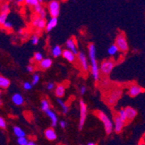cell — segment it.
<instances>
[{"label":"cell","instance_id":"1","mask_svg":"<svg viewBox=\"0 0 145 145\" xmlns=\"http://www.w3.org/2000/svg\"><path fill=\"white\" fill-rule=\"evenodd\" d=\"M88 51H89V57L90 60V71H91V74L94 78V80L97 82L100 78V67L97 64V57H96L97 50H96V46L94 44H89Z\"/></svg>","mask_w":145,"mask_h":145},{"label":"cell","instance_id":"2","mask_svg":"<svg viewBox=\"0 0 145 145\" xmlns=\"http://www.w3.org/2000/svg\"><path fill=\"white\" fill-rule=\"evenodd\" d=\"M97 116L100 119V121L102 122V123L103 124L106 134H108V135L110 134L114 129V122H112L110 116L107 114H105L103 111H101V110L97 111Z\"/></svg>","mask_w":145,"mask_h":145},{"label":"cell","instance_id":"3","mask_svg":"<svg viewBox=\"0 0 145 145\" xmlns=\"http://www.w3.org/2000/svg\"><path fill=\"white\" fill-rule=\"evenodd\" d=\"M123 95V90L119 88H114L108 93L106 97V102L109 105H115Z\"/></svg>","mask_w":145,"mask_h":145},{"label":"cell","instance_id":"4","mask_svg":"<svg viewBox=\"0 0 145 145\" xmlns=\"http://www.w3.org/2000/svg\"><path fill=\"white\" fill-rule=\"evenodd\" d=\"M115 44L117 46V48L119 49V50L121 52H125L128 51L129 50V45H128V42H127V39H126V37L123 33H120L118 34L116 37V42H115Z\"/></svg>","mask_w":145,"mask_h":145},{"label":"cell","instance_id":"5","mask_svg":"<svg viewBox=\"0 0 145 145\" xmlns=\"http://www.w3.org/2000/svg\"><path fill=\"white\" fill-rule=\"evenodd\" d=\"M115 62L111 59L104 60L100 65V72H102L104 76L110 75L115 67Z\"/></svg>","mask_w":145,"mask_h":145},{"label":"cell","instance_id":"6","mask_svg":"<svg viewBox=\"0 0 145 145\" xmlns=\"http://www.w3.org/2000/svg\"><path fill=\"white\" fill-rule=\"evenodd\" d=\"M79 106H80V117H79V125L78 128L79 129H82L86 120V116H87V105L84 103V100L79 101Z\"/></svg>","mask_w":145,"mask_h":145},{"label":"cell","instance_id":"7","mask_svg":"<svg viewBox=\"0 0 145 145\" xmlns=\"http://www.w3.org/2000/svg\"><path fill=\"white\" fill-rule=\"evenodd\" d=\"M48 9L51 18H57L60 13V4L57 0H53L49 3Z\"/></svg>","mask_w":145,"mask_h":145},{"label":"cell","instance_id":"8","mask_svg":"<svg viewBox=\"0 0 145 145\" xmlns=\"http://www.w3.org/2000/svg\"><path fill=\"white\" fill-rule=\"evenodd\" d=\"M77 59H78V63H79V65H80L81 70L84 72H87L89 71V63L84 52H79L77 56Z\"/></svg>","mask_w":145,"mask_h":145},{"label":"cell","instance_id":"9","mask_svg":"<svg viewBox=\"0 0 145 145\" xmlns=\"http://www.w3.org/2000/svg\"><path fill=\"white\" fill-rule=\"evenodd\" d=\"M143 92V89L139 86L138 84H130L129 87L128 88V94L132 97H137L138 95L142 94Z\"/></svg>","mask_w":145,"mask_h":145},{"label":"cell","instance_id":"10","mask_svg":"<svg viewBox=\"0 0 145 145\" xmlns=\"http://www.w3.org/2000/svg\"><path fill=\"white\" fill-rule=\"evenodd\" d=\"M125 124H126V123L124 121H123L117 115L115 116V118H114V130H115V132L121 133L122 130L123 129V128L125 126Z\"/></svg>","mask_w":145,"mask_h":145},{"label":"cell","instance_id":"11","mask_svg":"<svg viewBox=\"0 0 145 145\" xmlns=\"http://www.w3.org/2000/svg\"><path fill=\"white\" fill-rule=\"evenodd\" d=\"M32 25L37 30L41 31V30H44L46 28L47 24L44 19L41 18L40 17H37V18H34V19L32 20Z\"/></svg>","mask_w":145,"mask_h":145},{"label":"cell","instance_id":"12","mask_svg":"<svg viewBox=\"0 0 145 145\" xmlns=\"http://www.w3.org/2000/svg\"><path fill=\"white\" fill-rule=\"evenodd\" d=\"M66 48L67 50L72 51L74 54L78 55V51H77V47L76 44V40L74 38H69L66 41Z\"/></svg>","mask_w":145,"mask_h":145},{"label":"cell","instance_id":"13","mask_svg":"<svg viewBox=\"0 0 145 145\" xmlns=\"http://www.w3.org/2000/svg\"><path fill=\"white\" fill-rule=\"evenodd\" d=\"M125 112H126V115H127L128 122H131L132 120H134V118L137 115V110L132 107H126L125 108Z\"/></svg>","mask_w":145,"mask_h":145},{"label":"cell","instance_id":"14","mask_svg":"<svg viewBox=\"0 0 145 145\" xmlns=\"http://www.w3.org/2000/svg\"><path fill=\"white\" fill-rule=\"evenodd\" d=\"M62 56L64 57V59H66L70 63H74L76 61V54H74L72 51H71L67 49L63 51Z\"/></svg>","mask_w":145,"mask_h":145},{"label":"cell","instance_id":"15","mask_svg":"<svg viewBox=\"0 0 145 145\" xmlns=\"http://www.w3.org/2000/svg\"><path fill=\"white\" fill-rule=\"evenodd\" d=\"M45 113H46L47 116L50 119V121H51V125L53 126V127L57 126V122H58V118H57V114H56L53 110H49L46 111Z\"/></svg>","mask_w":145,"mask_h":145},{"label":"cell","instance_id":"16","mask_svg":"<svg viewBox=\"0 0 145 145\" xmlns=\"http://www.w3.org/2000/svg\"><path fill=\"white\" fill-rule=\"evenodd\" d=\"M44 136L49 141H54V140L57 139V134L55 132V130L53 129H51V128L47 129L44 131Z\"/></svg>","mask_w":145,"mask_h":145},{"label":"cell","instance_id":"17","mask_svg":"<svg viewBox=\"0 0 145 145\" xmlns=\"http://www.w3.org/2000/svg\"><path fill=\"white\" fill-rule=\"evenodd\" d=\"M52 61L50 58H44L42 62L39 63V68L42 70H48L51 67Z\"/></svg>","mask_w":145,"mask_h":145},{"label":"cell","instance_id":"18","mask_svg":"<svg viewBox=\"0 0 145 145\" xmlns=\"http://www.w3.org/2000/svg\"><path fill=\"white\" fill-rule=\"evenodd\" d=\"M57 24V18H51L48 23H47V25H46V31H50L51 30H53Z\"/></svg>","mask_w":145,"mask_h":145},{"label":"cell","instance_id":"19","mask_svg":"<svg viewBox=\"0 0 145 145\" xmlns=\"http://www.w3.org/2000/svg\"><path fill=\"white\" fill-rule=\"evenodd\" d=\"M11 100H12L13 103H14V104L18 105V106H19V105H22L24 103V97L19 93H16V94L13 95Z\"/></svg>","mask_w":145,"mask_h":145},{"label":"cell","instance_id":"20","mask_svg":"<svg viewBox=\"0 0 145 145\" xmlns=\"http://www.w3.org/2000/svg\"><path fill=\"white\" fill-rule=\"evenodd\" d=\"M65 93V86L63 84H58L56 89H55V94L58 98H61L62 97H63Z\"/></svg>","mask_w":145,"mask_h":145},{"label":"cell","instance_id":"21","mask_svg":"<svg viewBox=\"0 0 145 145\" xmlns=\"http://www.w3.org/2000/svg\"><path fill=\"white\" fill-rule=\"evenodd\" d=\"M63 50H62V49H61L60 46L56 45V46H54L53 48H52L51 53H52V56H53L54 57H58L61 55H63Z\"/></svg>","mask_w":145,"mask_h":145},{"label":"cell","instance_id":"22","mask_svg":"<svg viewBox=\"0 0 145 145\" xmlns=\"http://www.w3.org/2000/svg\"><path fill=\"white\" fill-rule=\"evenodd\" d=\"M13 133H14V135L18 138L25 137V132H24V131L20 127H18V126H15L14 128H13Z\"/></svg>","mask_w":145,"mask_h":145},{"label":"cell","instance_id":"23","mask_svg":"<svg viewBox=\"0 0 145 145\" xmlns=\"http://www.w3.org/2000/svg\"><path fill=\"white\" fill-rule=\"evenodd\" d=\"M57 103L59 104V106H60L61 109H62L63 113V114H67L68 111H69V106H68V105H67L66 103H65L61 98H57Z\"/></svg>","mask_w":145,"mask_h":145},{"label":"cell","instance_id":"24","mask_svg":"<svg viewBox=\"0 0 145 145\" xmlns=\"http://www.w3.org/2000/svg\"><path fill=\"white\" fill-rule=\"evenodd\" d=\"M10 84V82L8 78L5 77V76H1L0 77V87L2 89H7Z\"/></svg>","mask_w":145,"mask_h":145},{"label":"cell","instance_id":"25","mask_svg":"<svg viewBox=\"0 0 145 145\" xmlns=\"http://www.w3.org/2000/svg\"><path fill=\"white\" fill-rule=\"evenodd\" d=\"M50 102H49L47 99H43V100L41 101V109H42L43 111H44V112L48 111L49 110H50Z\"/></svg>","mask_w":145,"mask_h":145},{"label":"cell","instance_id":"26","mask_svg":"<svg viewBox=\"0 0 145 145\" xmlns=\"http://www.w3.org/2000/svg\"><path fill=\"white\" fill-rule=\"evenodd\" d=\"M118 51H120L119 49L117 48V46L116 44H112L111 46H110L109 50H108V53L110 56H115L116 54L118 53Z\"/></svg>","mask_w":145,"mask_h":145},{"label":"cell","instance_id":"27","mask_svg":"<svg viewBox=\"0 0 145 145\" xmlns=\"http://www.w3.org/2000/svg\"><path fill=\"white\" fill-rule=\"evenodd\" d=\"M118 116H119L123 121H124L125 123L128 122V119H127V115H126V112H125V109H121L120 110H118L117 114H116Z\"/></svg>","mask_w":145,"mask_h":145},{"label":"cell","instance_id":"28","mask_svg":"<svg viewBox=\"0 0 145 145\" xmlns=\"http://www.w3.org/2000/svg\"><path fill=\"white\" fill-rule=\"evenodd\" d=\"M43 59H44V57H43V54L41 52H36L34 54V61H36L37 63L42 62Z\"/></svg>","mask_w":145,"mask_h":145},{"label":"cell","instance_id":"29","mask_svg":"<svg viewBox=\"0 0 145 145\" xmlns=\"http://www.w3.org/2000/svg\"><path fill=\"white\" fill-rule=\"evenodd\" d=\"M3 28H4L5 30H6V31H12V29H13V24H12V23H10V22H9V21H6V22L3 24Z\"/></svg>","mask_w":145,"mask_h":145},{"label":"cell","instance_id":"30","mask_svg":"<svg viewBox=\"0 0 145 145\" xmlns=\"http://www.w3.org/2000/svg\"><path fill=\"white\" fill-rule=\"evenodd\" d=\"M28 142H29V141H28V139L26 138L25 137L18 138V143L19 145H27Z\"/></svg>","mask_w":145,"mask_h":145},{"label":"cell","instance_id":"31","mask_svg":"<svg viewBox=\"0 0 145 145\" xmlns=\"http://www.w3.org/2000/svg\"><path fill=\"white\" fill-rule=\"evenodd\" d=\"M25 4L27 5H31V6H36L38 4H40L39 3L38 0H25Z\"/></svg>","mask_w":145,"mask_h":145},{"label":"cell","instance_id":"32","mask_svg":"<svg viewBox=\"0 0 145 145\" xmlns=\"http://www.w3.org/2000/svg\"><path fill=\"white\" fill-rule=\"evenodd\" d=\"M9 12H10V6L7 3H5L1 7V13H6V14H8Z\"/></svg>","mask_w":145,"mask_h":145},{"label":"cell","instance_id":"33","mask_svg":"<svg viewBox=\"0 0 145 145\" xmlns=\"http://www.w3.org/2000/svg\"><path fill=\"white\" fill-rule=\"evenodd\" d=\"M39 80H40V76H39V75L38 74H34L33 75V76H32V85H36L38 82H39Z\"/></svg>","mask_w":145,"mask_h":145},{"label":"cell","instance_id":"34","mask_svg":"<svg viewBox=\"0 0 145 145\" xmlns=\"http://www.w3.org/2000/svg\"><path fill=\"white\" fill-rule=\"evenodd\" d=\"M7 16H8V14H6V13H1V15H0V24L2 25L6 22Z\"/></svg>","mask_w":145,"mask_h":145},{"label":"cell","instance_id":"35","mask_svg":"<svg viewBox=\"0 0 145 145\" xmlns=\"http://www.w3.org/2000/svg\"><path fill=\"white\" fill-rule=\"evenodd\" d=\"M44 9H43V7H42V5H41V4H38L37 5H36L35 7H34V11L37 13V14H40V13L42 12V10H43Z\"/></svg>","mask_w":145,"mask_h":145},{"label":"cell","instance_id":"36","mask_svg":"<svg viewBox=\"0 0 145 145\" xmlns=\"http://www.w3.org/2000/svg\"><path fill=\"white\" fill-rule=\"evenodd\" d=\"M38 41H39V37L37 35H33L31 37V43H32V44H34V45L37 44Z\"/></svg>","mask_w":145,"mask_h":145},{"label":"cell","instance_id":"37","mask_svg":"<svg viewBox=\"0 0 145 145\" xmlns=\"http://www.w3.org/2000/svg\"><path fill=\"white\" fill-rule=\"evenodd\" d=\"M23 87H24V89H26V90H30V89H31V88H32V84H31V83H29V82H25V83H24Z\"/></svg>","mask_w":145,"mask_h":145},{"label":"cell","instance_id":"38","mask_svg":"<svg viewBox=\"0 0 145 145\" xmlns=\"http://www.w3.org/2000/svg\"><path fill=\"white\" fill-rule=\"evenodd\" d=\"M0 128L2 129L6 128V122L3 117H0Z\"/></svg>","mask_w":145,"mask_h":145},{"label":"cell","instance_id":"39","mask_svg":"<svg viewBox=\"0 0 145 145\" xmlns=\"http://www.w3.org/2000/svg\"><path fill=\"white\" fill-rule=\"evenodd\" d=\"M46 88H47V89L48 90H52V89H54V88H55V84H54V83H48L47 84V85H46Z\"/></svg>","mask_w":145,"mask_h":145},{"label":"cell","instance_id":"40","mask_svg":"<svg viewBox=\"0 0 145 145\" xmlns=\"http://www.w3.org/2000/svg\"><path fill=\"white\" fill-rule=\"evenodd\" d=\"M26 70H27V71L28 72H33L34 71V70H35V68H34V66L33 65H31V64H30V65H28L27 67H26Z\"/></svg>","mask_w":145,"mask_h":145},{"label":"cell","instance_id":"41","mask_svg":"<svg viewBox=\"0 0 145 145\" xmlns=\"http://www.w3.org/2000/svg\"><path fill=\"white\" fill-rule=\"evenodd\" d=\"M109 84H110V81L108 80L107 78L103 79V80L102 81V85H103V86H108Z\"/></svg>","mask_w":145,"mask_h":145},{"label":"cell","instance_id":"42","mask_svg":"<svg viewBox=\"0 0 145 145\" xmlns=\"http://www.w3.org/2000/svg\"><path fill=\"white\" fill-rule=\"evenodd\" d=\"M86 90H87V89H86V87H85V86H84V85L81 86V87H80V94H81V95H84V94L86 93Z\"/></svg>","mask_w":145,"mask_h":145},{"label":"cell","instance_id":"43","mask_svg":"<svg viewBox=\"0 0 145 145\" xmlns=\"http://www.w3.org/2000/svg\"><path fill=\"white\" fill-rule=\"evenodd\" d=\"M39 17H40L41 18H43V19H44L46 18V12H45L44 10H43L42 12L40 13V14H39Z\"/></svg>","mask_w":145,"mask_h":145},{"label":"cell","instance_id":"44","mask_svg":"<svg viewBox=\"0 0 145 145\" xmlns=\"http://www.w3.org/2000/svg\"><path fill=\"white\" fill-rule=\"evenodd\" d=\"M60 126H61L62 129H65V128H66V126H67L66 122H65V121H61L60 122Z\"/></svg>","mask_w":145,"mask_h":145},{"label":"cell","instance_id":"45","mask_svg":"<svg viewBox=\"0 0 145 145\" xmlns=\"http://www.w3.org/2000/svg\"><path fill=\"white\" fill-rule=\"evenodd\" d=\"M27 145H37V144H36V142H33V141H29V142H28Z\"/></svg>","mask_w":145,"mask_h":145},{"label":"cell","instance_id":"46","mask_svg":"<svg viewBox=\"0 0 145 145\" xmlns=\"http://www.w3.org/2000/svg\"><path fill=\"white\" fill-rule=\"evenodd\" d=\"M138 145H145V141L142 139V140H141L140 141V142L138 143Z\"/></svg>","mask_w":145,"mask_h":145},{"label":"cell","instance_id":"47","mask_svg":"<svg viewBox=\"0 0 145 145\" xmlns=\"http://www.w3.org/2000/svg\"><path fill=\"white\" fill-rule=\"evenodd\" d=\"M17 2H18V4H22V3H25V0H17Z\"/></svg>","mask_w":145,"mask_h":145},{"label":"cell","instance_id":"48","mask_svg":"<svg viewBox=\"0 0 145 145\" xmlns=\"http://www.w3.org/2000/svg\"><path fill=\"white\" fill-rule=\"evenodd\" d=\"M87 145H97V144L95 142H88Z\"/></svg>","mask_w":145,"mask_h":145},{"label":"cell","instance_id":"49","mask_svg":"<svg viewBox=\"0 0 145 145\" xmlns=\"http://www.w3.org/2000/svg\"><path fill=\"white\" fill-rule=\"evenodd\" d=\"M38 1H39V3H40V4H41V3L43 2V0H38Z\"/></svg>","mask_w":145,"mask_h":145},{"label":"cell","instance_id":"50","mask_svg":"<svg viewBox=\"0 0 145 145\" xmlns=\"http://www.w3.org/2000/svg\"><path fill=\"white\" fill-rule=\"evenodd\" d=\"M6 1H8V2H12L13 0H6Z\"/></svg>","mask_w":145,"mask_h":145},{"label":"cell","instance_id":"51","mask_svg":"<svg viewBox=\"0 0 145 145\" xmlns=\"http://www.w3.org/2000/svg\"><path fill=\"white\" fill-rule=\"evenodd\" d=\"M142 139H143V140L145 141V134H144V136H143V138H142Z\"/></svg>","mask_w":145,"mask_h":145}]
</instances>
